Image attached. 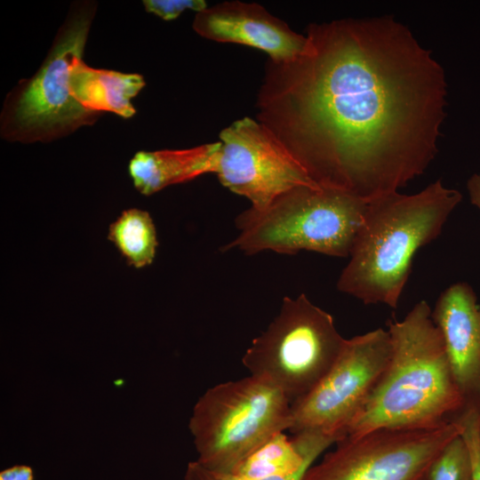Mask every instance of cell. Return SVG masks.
Returning a JSON list of instances; mask_svg holds the SVG:
<instances>
[{"label":"cell","instance_id":"6da1fadb","mask_svg":"<svg viewBox=\"0 0 480 480\" xmlns=\"http://www.w3.org/2000/svg\"><path fill=\"white\" fill-rule=\"evenodd\" d=\"M286 61L268 60L256 120L311 180L369 202L421 175L437 153L441 65L389 16L312 23Z\"/></svg>","mask_w":480,"mask_h":480},{"label":"cell","instance_id":"7a4b0ae2","mask_svg":"<svg viewBox=\"0 0 480 480\" xmlns=\"http://www.w3.org/2000/svg\"><path fill=\"white\" fill-rule=\"evenodd\" d=\"M427 301L388 324L391 356L348 436L380 428L426 429L454 420L466 400L453 377Z\"/></svg>","mask_w":480,"mask_h":480},{"label":"cell","instance_id":"3957f363","mask_svg":"<svg viewBox=\"0 0 480 480\" xmlns=\"http://www.w3.org/2000/svg\"><path fill=\"white\" fill-rule=\"evenodd\" d=\"M461 199L438 180L413 195L395 192L367 202L338 290L396 308L415 253L440 235Z\"/></svg>","mask_w":480,"mask_h":480},{"label":"cell","instance_id":"277c9868","mask_svg":"<svg viewBox=\"0 0 480 480\" xmlns=\"http://www.w3.org/2000/svg\"><path fill=\"white\" fill-rule=\"evenodd\" d=\"M367 202L332 189L298 186L262 210L249 208L236 220L238 236L225 249L246 254L311 251L335 257L350 254Z\"/></svg>","mask_w":480,"mask_h":480},{"label":"cell","instance_id":"5b68a950","mask_svg":"<svg viewBox=\"0 0 480 480\" xmlns=\"http://www.w3.org/2000/svg\"><path fill=\"white\" fill-rule=\"evenodd\" d=\"M291 403L268 380L252 375L207 389L188 428L204 468L229 474L273 435L289 429Z\"/></svg>","mask_w":480,"mask_h":480},{"label":"cell","instance_id":"8992f818","mask_svg":"<svg viewBox=\"0 0 480 480\" xmlns=\"http://www.w3.org/2000/svg\"><path fill=\"white\" fill-rule=\"evenodd\" d=\"M94 14V4H76L38 71L7 96L1 115L4 139L47 142L96 121L100 113L84 108L69 89L70 70L82 60Z\"/></svg>","mask_w":480,"mask_h":480},{"label":"cell","instance_id":"52a82bcc","mask_svg":"<svg viewBox=\"0 0 480 480\" xmlns=\"http://www.w3.org/2000/svg\"><path fill=\"white\" fill-rule=\"evenodd\" d=\"M345 340L333 317L304 293L285 297L277 316L252 340L242 363L252 375L278 388L292 404L324 376Z\"/></svg>","mask_w":480,"mask_h":480},{"label":"cell","instance_id":"ba28073f","mask_svg":"<svg viewBox=\"0 0 480 480\" xmlns=\"http://www.w3.org/2000/svg\"><path fill=\"white\" fill-rule=\"evenodd\" d=\"M391 351L390 335L381 328L346 339L324 376L291 404L289 430L315 433L334 444L345 438L385 371Z\"/></svg>","mask_w":480,"mask_h":480},{"label":"cell","instance_id":"9c48e42d","mask_svg":"<svg viewBox=\"0 0 480 480\" xmlns=\"http://www.w3.org/2000/svg\"><path fill=\"white\" fill-rule=\"evenodd\" d=\"M462 431L456 418L433 428H380L348 436L300 480H429L438 455Z\"/></svg>","mask_w":480,"mask_h":480},{"label":"cell","instance_id":"30bf717a","mask_svg":"<svg viewBox=\"0 0 480 480\" xmlns=\"http://www.w3.org/2000/svg\"><path fill=\"white\" fill-rule=\"evenodd\" d=\"M214 173L230 191L262 210L298 186L319 187L258 120L245 116L220 133Z\"/></svg>","mask_w":480,"mask_h":480},{"label":"cell","instance_id":"8fae6325","mask_svg":"<svg viewBox=\"0 0 480 480\" xmlns=\"http://www.w3.org/2000/svg\"><path fill=\"white\" fill-rule=\"evenodd\" d=\"M193 28L212 41L261 50L274 61L295 58L306 44L305 36L256 3L226 1L207 7L196 12Z\"/></svg>","mask_w":480,"mask_h":480},{"label":"cell","instance_id":"7c38bea8","mask_svg":"<svg viewBox=\"0 0 480 480\" xmlns=\"http://www.w3.org/2000/svg\"><path fill=\"white\" fill-rule=\"evenodd\" d=\"M431 317L467 405L480 403V305L472 287L464 282L450 285Z\"/></svg>","mask_w":480,"mask_h":480},{"label":"cell","instance_id":"4fadbf2b","mask_svg":"<svg viewBox=\"0 0 480 480\" xmlns=\"http://www.w3.org/2000/svg\"><path fill=\"white\" fill-rule=\"evenodd\" d=\"M220 141L187 149L140 151L131 159L129 173L137 190L149 196L165 187L214 173Z\"/></svg>","mask_w":480,"mask_h":480},{"label":"cell","instance_id":"5bb4252c","mask_svg":"<svg viewBox=\"0 0 480 480\" xmlns=\"http://www.w3.org/2000/svg\"><path fill=\"white\" fill-rule=\"evenodd\" d=\"M144 85L139 74L92 68L82 60L73 66L69 75L70 93L84 108L97 113L113 112L124 118L135 114L131 100Z\"/></svg>","mask_w":480,"mask_h":480},{"label":"cell","instance_id":"9a60e30c","mask_svg":"<svg viewBox=\"0 0 480 480\" xmlns=\"http://www.w3.org/2000/svg\"><path fill=\"white\" fill-rule=\"evenodd\" d=\"M108 237L129 265L142 268L152 263L157 240L154 222L148 212L135 208L124 211L110 224Z\"/></svg>","mask_w":480,"mask_h":480},{"label":"cell","instance_id":"2e32d148","mask_svg":"<svg viewBox=\"0 0 480 480\" xmlns=\"http://www.w3.org/2000/svg\"><path fill=\"white\" fill-rule=\"evenodd\" d=\"M429 480H473L471 457L462 435L443 449L431 468Z\"/></svg>","mask_w":480,"mask_h":480},{"label":"cell","instance_id":"e0dca14e","mask_svg":"<svg viewBox=\"0 0 480 480\" xmlns=\"http://www.w3.org/2000/svg\"><path fill=\"white\" fill-rule=\"evenodd\" d=\"M458 419L463 425L461 435L467 443L471 457L473 480H480V404L467 405Z\"/></svg>","mask_w":480,"mask_h":480},{"label":"cell","instance_id":"ac0fdd59","mask_svg":"<svg viewBox=\"0 0 480 480\" xmlns=\"http://www.w3.org/2000/svg\"><path fill=\"white\" fill-rule=\"evenodd\" d=\"M143 4L147 12L164 20H174L188 9L199 12L208 7L204 0H146Z\"/></svg>","mask_w":480,"mask_h":480},{"label":"cell","instance_id":"d6986e66","mask_svg":"<svg viewBox=\"0 0 480 480\" xmlns=\"http://www.w3.org/2000/svg\"><path fill=\"white\" fill-rule=\"evenodd\" d=\"M309 468V467H308ZM308 468L300 469L294 473L274 477H268L264 479H255V480H300L304 473ZM184 480H252V479H243L236 477L230 474L220 473L211 469H208L198 463L196 460L190 461L188 463Z\"/></svg>","mask_w":480,"mask_h":480},{"label":"cell","instance_id":"ffe728a7","mask_svg":"<svg viewBox=\"0 0 480 480\" xmlns=\"http://www.w3.org/2000/svg\"><path fill=\"white\" fill-rule=\"evenodd\" d=\"M0 480H34L33 469L27 465H15L2 470Z\"/></svg>","mask_w":480,"mask_h":480},{"label":"cell","instance_id":"44dd1931","mask_svg":"<svg viewBox=\"0 0 480 480\" xmlns=\"http://www.w3.org/2000/svg\"><path fill=\"white\" fill-rule=\"evenodd\" d=\"M467 188L472 204L480 211V173L473 174L468 179Z\"/></svg>","mask_w":480,"mask_h":480},{"label":"cell","instance_id":"7402d4cb","mask_svg":"<svg viewBox=\"0 0 480 480\" xmlns=\"http://www.w3.org/2000/svg\"><path fill=\"white\" fill-rule=\"evenodd\" d=\"M479 445H480V428H479Z\"/></svg>","mask_w":480,"mask_h":480}]
</instances>
